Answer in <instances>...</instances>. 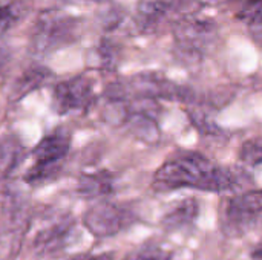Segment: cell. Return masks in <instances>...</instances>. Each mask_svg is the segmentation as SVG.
<instances>
[{
	"label": "cell",
	"instance_id": "obj_1",
	"mask_svg": "<svg viewBox=\"0 0 262 260\" xmlns=\"http://www.w3.org/2000/svg\"><path fill=\"white\" fill-rule=\"evenodd\" d=\"M243 184V172L230 167H218L200 153H184L166 161L152 179V188L158 193L181 188L230 193Z\"/></svg>",
	"mask_w": 262,
	"mask_h": 260
},
{
	"label": "cell",
	"instance_id": "obj_2",
	"mask_svg": "<svg viewBox=\"0 0 262 260\" xmlns=\"http://www.w3.org/2000/svg\"><path fill=\"white\" fill-rule=\"evenodd\" d=\"M84 21L58 9H49L38 15L29 38V49L35 55H46L75 43L83 34Z\"/></svg>",
	"mask_w": 262,
	"mask_h": 260
},
{
	"label": "cell",
	"instance_id": "obj_3",
	"mask_svg": "<svg viewBox=\"0 0 262 260\" xmlns=\"http://www.w3.org/2000/svg\"><path fill=\"white\" fill-rule=\"evenodd\" d=\"M262 225V190L229 198L221 207V228L229 238H241Z\"/></svg>",
	"mask_w": 262,
	"mask_h": 260
},
{
	"label": "cell",
	"instance_id": "obj_4",
	"mask_svg": "<svg viewBox=\"0 0 262 260\" xmlns=\"http://www.w3.org/2000/svg\"><path fill=\"white\" fill-rule=\"evenodd\" d=\"M134 222L135 216L130 210L109 201H101L92 205L83 215L86 230L98 239L114 238L127 230Z\"/></svg>",
	"mask_w": 262,
	"mask_h": 260
},
{
	"label": "cell",
	"instance_id": "obj_5",
	"mask_svg": "<svg viewBox=\"0 0 262 260\" xmlns=\"http://www.w3.org/2000/svg\"><path fill=\"white\" fill-rule=\"evenodd\" d=\"M97 101L92 81L86 75H77L60 81L52 92V109L58 115L88 112Z\"/></svg>",
	"mask_w": 262,
	"mask_h": 260
},
{
	"label": "cell",
	"instance_id": "obj_6",
	"mask_svg": "<svg viewBox=\"0 0 262 260\" xmlns=\"http://www.w3.org/2000/svg\"><path fill=\"white\" fill-rule=\"evenodd\" d=\"M69 149H71L69 133L63 130H55L43 136L32 149L31 155L34 164L54 166V164H63L64 158L69 153Z\"/></svg>",
	"mask_w": 262,
	"mask_h": 260
},
{
	"label": "cell",
	"instance_id": "obj_7",
	"mask_svg": "<svg viewBox=\"0 0 262 260\" xmlns=\"http://www.w3.org/2000/svg\"><path fill=\"white\" fill-rule=\"evenodd\" d=\"M74 219L69 216H63L58 221L46 225L35 238L34 248L38 254H52L64 248L71 233L74 230Z\"/></svg>",
	"mask_w": 262,
	"mask_h": 260
},
{
	"label": "cell",
	"instance_id": "obj_8",
	"mask_svg": "<svg viewBox=\"0 0 262 260\" xmlns=\"http://www.w3.org/2000/svg\"><path fill=\"white\" fill-rule=\"evenodd\" d=\"M115 175L109 170H97L83 173L77 182V195L83 199H101L114 195L115 192Z\"/></svg>",
	"mask_w": 262,
	"mask_h": 260
},
{
	"label": "cell",
	"instance_id": "obj_9",
	"mask_svg": "<svg viewBox=\"0 0 262 260\" xmlns=\"http://www.w3.org/2000/svg\"><path fill=\"white\" fill-rule=\"evenodd\" d=\"M51 78H52V70L45 66L32 64L26 67L11 84L9 101L11 103L21 101L25 97H28L34 90L41 89Z\"/></svg>",
	"mask_w": 262,
	"mask_h": 260
},
{
	"label": "cell",
	"instance_id": "obj_10",
	"mask_svg": "<svg viewBox=\"0 0 262 260\" xmlns=\"http://www.w3.org/2000/svg\"><path fill=\"white\" fill-rule=\"evenodd\" d=\"M172 5L164 0H141L137 5L135 25L141 32H154L169 17Z\"/></svg>",
	"mask_w": 262,
	"mask_h": 260
},
{
	"label": "cell",
	"instance_id": "obj_11",
	"mask_svg": "<svg viewBox=\"0 0 262 260\" xmlns=\"http://www.w3.org/2000/svg\"><path fill=\"white\" fill-rule=\"evenodd\" d=\"M200 216V202L195 198H187L175 204L161 219V227L167 231L189 228Z\"/></svg>",
	"mask_w": 262,
	"mask_h": 260
},
{
	"label": "cell",
	"instance_id": "obj_12",
	"mask_svg": "<svg viewBox=\"0 0 262 260\" xmlns=\"http://www.w3.org/2000/svg\"><path fill=\"white\" fill-rule=\"evenodd\" d=\"M23 144L18 138L6 135L0 138V181L6 179L20 164Z\"/></svg>",
	"mask_w": 262,
	"mask_h": 260
},
{
	"label": "cell",
	"instance_id": "obj_13",
	"mask_svg": "<svg viewBox=\"0 0 262 260\" xmlns=\"http://www.w3.org/2000/svg\"><path fill=\"white\" fill-rule=\"evenodd\" d=\"M118 61H120V49L114 41L107 38H103L89 54V63L98 69L114 70Z\"/></svg>",
	"mask_w": 262,
	"mask_h": 260
},
{
	"label": "cell",
	"instance_id": "obj_14",
	"mask_svg": "<svg viewBox=\"0 0 262 260\" xmlns=\"http://www.w3.org/2000/svg\"><path fill=\"white\" fill-rule=\"evenodd\" d=\"M29 11L25 0H8L0 3V37L14 28Z\"/></svg>",
	"mask_w": 262,
	"mask_h": 260
},
{
	"label": "cell",
	"instance_id": "obj_15",
	"mask_svg": "<svg viewBox=\"0 0 262 260\" xmlns=\"http://www.w3.org/2000/svg\"><path fill=\"white\" fill-rule=\"evenodd\" d=\"M61 167H63V164H54V166L32 164L23 179L28 185H32V187H37V185H41L46 182H52L61 173Z\"/></svg>",
	"mask_w": 262,
	"mask_h": 260
},
{
	"label": "cell",
	"instance_id": "obj_16",
	"mask_svg": "<svg viewBox=\"0 0 262 260\" xmlns=\"http://www.w3.org/2000/svg\"><path fill=\"white\" fill-rule=\"evenodd\" d=\"M239 20L246 21L255 31L262 29V0H243L238 11Z\"/></svg>",
	"mask_w": 262,
	"mask_h": 260
},
{
	"label": "cell",
	"instance_id": "obj_17",
	"mask_svg": "<svg viewBox=\"0 0 262 260\" xmlns=\"http://www.w3.org/2000/svg\"><path fill=\"white\" fill-rule=\"evenodd\" d=\"M187 116L189 121L192 123V126L206 136H218L221 135V129L218 127V124L204 112L196 110V109H189L187 110Z\"/></svg>",
	"mask_w": 262,
	"mask_h": 260
},
{
	"label": "cell",
	"instance_id": "obj_18",
	"mask_svg": "<svg viewBox=\"0 0 262 260\" xmlns=\"http://www.w3.org/2000/svg\"><path fill=\"white\" fill-rule=\"evenodd\" d=\"M239 159L249 167L262 164V139H249L239 149Z\"/></svg>",
	"mask_w": 262,
	"mask_h": 260
},
{
	"label": "cell",
	"instance_id": "obj_19",
	"mask_svg": "<svg viewBox=\"0 0 262 260\" xmlns=\"http://www.w3.org/2000/svg\"><path fill=\"white\" fill-rule=\"evenodd\" d=\"M127 260H173L172 254L160 248H146L134 254Z\"/></svg>",
	"mask_w": 262,
	"mask_h": 260
},
{
	"label": "cell",
	"instance_id": "obj_20",
	"mask_svg": "<svg viewBox=\"0 0 262 260\" xmlns=\"http://www.w3.org/2000/svg\"><path fill=\"white\" fill-rule=\"evenodd\" d=\"M103 23H104V28H106V29H114V28H117V26L121 23V14H120V11H118L117 8L109 9V11L104 14V17H103Z\"/></svg>",
	"mask_w": 262,
	"mask_h": 260
},
{
	"label": "cell",
	"instance_id": "obj_21",
	"mask_svg": "<svg viewBox=\"0 0 262 260\" xmlns=\"http://www.w3.org/2000/svg\"><path fill=\"white\" fill-rule=\"evenodd\" d=\"M71 260H114V253H100V254H77Z\"/></svg>",
	"mask_w": 262,
	"mask_h": 260
},
{
	"label": "cell",
	"instance_id": "obj_22",
	"mask_svg": "<svg viewBox=\"0 0 262 260\" xmlns=\"http://www.w3.org/2000/svg\"><path fill=\"white\" fill-rule=\"evenodd\" d=\"M250 259L252 260H262V244L255 245L250 251Z\"/></svg>",
	"mask_w": 262,
	"mask_h": 260
},
{
	"label": "cell",
	"instance_id": "obj_23",
	"mask_svg": "<svg viewBox=\"0 0 262 260\" xmlns=\"http://www.w3.org/2000/svg\"><path fill=\"white\" fill-rule=\"evenodd\" d=\"M6 61H8V54H6L3 49H0V70H2V67L6 64Z\"/></svg>",
	"mask_w": 262,
	"mask_h": 260
},
{
	"label": "cell",
	"instance_id": "obj_24",
	"mask_svg": "<svg viewBox=\"0 0 262 260\" xmlns=\"http://www.w3.org/2000/svg\"><path fill=\"white\" fill-rule=\"evenodd\" d=\"M92 2H107V0H92Z\"/></svg>",
	"mask_w": 262,
	"mask_h": 260
}]
</instances>
